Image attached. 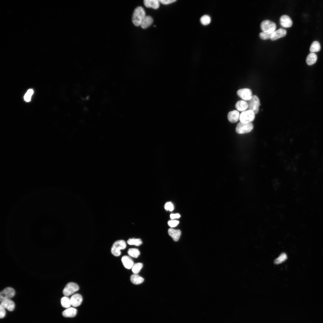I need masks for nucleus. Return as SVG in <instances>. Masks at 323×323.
I'll use <instances>...</instances> for the list:
<instances>
[{
    "label": "nucleus",
    "instance_id": "1",
    "mask_svg": "<svg viewBox=\"0 0 323 323\" xmlns=\"http://www.w3.org/2000/svg\"><path fill=\"white\" fill-rule=\"evenodd\" d=\"M146 16L145 11L143 8L139 6L134 10L133 13L132 21L133 24L136 26H140L141 22Z\"/></svg>",
    "mask_w": 323,
    "mask_h": 323
},
{
    "label": "nucleus",
    "instance_id": "2",
    "mask_svg": "<svg viewBox=\"0 0 323 323\" xmlns=\"http://www.w3.org/2000/svg\"><path fill=\"white\" fill-rule=\"evenodd\" d=\"M126 247V243L123 240H119L115 242L111 249L112 255L115 256H118L121 254V250L124 249Z\"/></svg>",
    "mask_w": 323,
    "mask_h": 323
},
{
    "label": "nucleus",
    "instance_id": "3",
    "mask_svg": "<svg viewBox=\"0 0 323 323\" xmlns=\"http://www.w3.org/2000/svg\"><path fill=\"white\" fill-rule=\"evenodd\" d=\"M253 125L251 123H239L237 125L235 130L237 133L240 134L247 133L250 132L253 128Z\"/></svg>",
    "mask_w": 323,
    "mask_h": 323
},
{
    "label": "nucleus",
    "instance_id": "4",
    "mask_svg": "<svg viewBox=\"0 0 323 323\" xmlns=\"http://www.w3.org/2000/svg\"><path fill=\"white\" fill-rule=\"evenodd\" d=\"M248 104V110L252 111L255 114H257L259 111L260 106V100L256 95L252 96L251 98L247 101Z\"/></svg>",
    "mask_w": 323,
    "mask_h": 323
},
{
    "label": "nucleus",
    "instance_id": "5",
    "mask_svg": "<svg viewBox=\"0 0 323 323\" xmlns=\"http://www.w3.org/2000/svg\"><path fill=\"white\" fill-rule=\"evenodd\" d=\"M255 114L252 111L248 109L242 112L240 115L239 120L240 122L243 123H251L255 118Z\"/></svg>",
    "mask_w": 323,
    "mask_h": 323
},
{
    "label": "nucleus",
    "instance_id": "6",
    "mask_svg": "<svg viewBox=\"0 0 323 323\" xmlns=\"http://www.w3.org/2000/svg\"><path fill=\"white\" fill-rule=\"evenodd\" d=\"M79 287L75 283L70 282L68 283L63 290V294L65 296H68L78 291Z\"/></svg>",
    "mask_w": 323,
    "mask_h": 323
},
{
    "label": "nucleus",
    "instance_id": "7",
    "mask_svg": "<svg viewBox=\"0 0 323 323\" xmlns=\"http://www.w3.org/2000/svg\"><path fill=\"white\" fill-rule=\"evenodd\" d=\"M276 27L275 23L269 20H264L260 24V28L263 31L270 33H272L275 31Z\"/></svg>",
    "mask_w": 323,
    "mask_h": 323
},
{
    "label": "nucleus",
    "instance_id": "8",
    "mask_svg": "<svg viewBox=\"0 0 323 323\" xmlns=\"http://www.w3.org/2000/svg\"><path fill=\"white\" fill-rule=\"evenodd\" d=\"M15 294L14 289L11 287H7L2 291L0 293V301H1L7 299H10L14 296Z\"/></svg>",
    "mask_w": 323,
    "mask_h": 323
},
{
    "label": "nucleus",
    "instance_id": "9",
    "mask_svg": "<svg viewBox=\"0 0 323 323\" xmlns=\"http://www.w3.org/2000/svg\"><path fill=\"white\" fill-rule=\"evenodd\" d=\"M237 94L243 100L247 101L250 100L253 96L251 90L248 88H243L238 90L237 92Z\"/></svg>",
    "mask_w": 323,
    "mask_h": 323
},
{
    "label": "nucleus",
    "instance_id": "10",
    "mask_svg": "<svg viewBox=\"0 0 323 323\" xmlns=\"http://www.w3.org/2000/svg\"><path fill=\"white\" fill-rule=\"evenodd\" d=\"M71 305L74 307H77L79 306L81 304L83 298L82 296L79 294H75L73 295L70 298Z\"/></svg>",
    "mask_w": 323,
    "mask_h": 323
},
{
    "label": "nucleus",
    "instance_id": "11",
    "mask_svg": "<svg viewBox=\"0 0 323 323\" xmlns=\"http://www.w3.org/2000/svg\"><path fill=\"white\" fill-rule=\"evenodd\" d=\"M281 25L284 28H289L292 25V21L289 16L287 15H283L280 18Z\"/></svg>",
    "mask_w": 323,
    "mask_h": 323
},
{
    "label": "nucleus",
    "instance_id": "12",
    "mask_svg": "<svg viewBox=\"0 0 323 323\" xmlns=\"http://www.w3.org/2000/svg\"><path fill=\"white\" fill-rule=\"evenodd\" d=\"M240 115L238 111L237 110L231 111L228 114V119L231 123H236L239 119Z\"/></svg>",
    "mask_w": 323,
    "mask_h": 323
},
{
    "label": "nucleus",
    "instance_id": "13",
    "mask_svg": "<svg viewBox=\"0 0 323 323\" xmlns=\"http://www.w3.org/2000/svg\"><path fill=\"white\" fill-rule=\"evenodd\" d=\"M286 34L287 31L285 30L282 28L279 29L275 31L272 33L270 39L272 41L276 40L285 36Z\"/></svg>",
    "mask_w": 323,
    "mask_h": 323
},
{
    "label": "nucleus",
    "instance_id": "14",
    "mask_svg": "<svg viewBox=\"0 0 323 323\" xmlns=\"http://www.w3.org/2000/svg\"><path fill=\"white\" fill-rule=\"evenodd\" d=\"M0 305L5 309L10 311H13L15 307V303L10 299L5 300L1 301Z\"/></svg>",
    "mask_w": 323,
    "mask_h": 323
},
{
    "label": "nucleus",
    "instance_id": "15",
    "mask_svg": "<svg viewBox=\"0 0 323 323\" xmlns=\"http://www.w3.org/2000/svg\"><path fill=\"white\" fill-rule=\"evenodd\" d=\"M121 261L124 267L128 269L132 268L134 264L133 260L128 256H124L122 258Z\"/></svg>",
    "mask_w": 323,
    "mask_h": 323
},
{
    "label": "nucleus",
    "instance_id": "16",
    "mask_svg": "<svg viewBox=\"0 0 323 323\" xmlns=\"http://www.w3.org/2000/svg\"><path fill=\"white\" fill-rule=\"evenodd\" d=\"M159 1L158 0H144V3L145 6L148 8H151L154 9H157L159 7Z\"/></svg>",
    "mask_w": 323,
    "mask_h": 323
},
{
    "label": "nucleus",
    "instance_id": "17",
    "mask_svg": "<svg viewBox=\"0 0 323 323\" xmlns=\"http://www.w3.org/2000/svg\"><path fill=\"white\" fill-rule=\"evenodd\" d=\"M168 233L174 241H177L180 237L181 232L180 230L170 228L168 230Z\"/></svg>",
    "mask_w": 323,
    "mask_h": 323
},
{
    "label": "nucleus",
    "instance_id": "18",
    "mask_svg": "<svg viewBox=\"0 0 323 323\" xmlns=\"http://www.w3.org/2000/svg\"><path fill=\"white\" fill-rule=\"evenodd\" d=\"M77 310L73 307H69L65 310L62 313V315L65 317H73L76 315Z\"/></svg>",
    "mask_w": 323,
    "mask_h": 323
},
{
    "label": "nucleus",
    "instance_id": "19",
    "mask_svg": "<svg viewBox=\"0 0 323 323\" xmlns=\"http://www.w3.org/2000/svg\"><path fill=\"white\" fill-rule=\"evenodd\" d=\"M235 107L238 111L243 112L248 109V104L247 102L244 100H240L236 103Z\"/></svg>",
    "mask_w": 323,
    "mask_h": 323
},
{
    "label": "nucleus",
    "instance_id": "20",
    "mask_svg": "<svg viewBox=\"0 0 323 323\" xmlns=\"http://www.w3.org/2000/svg\"><path fill=\"white\" fill-rule=\"evenodd\" d=\"M153 20L150 16H147L142 21L140 26L143 29L146 28L150 26L153 23Z\"/></svg>",
    "mask_w": 323,
    "mask_h": 323
},
{
    "label": "nucleus",
    "instance_id": "21",
    "mask_svg": "<svg viewBox=\"0 0 323 323\" xmlns=\"http://www.w3.org/2000/svg\"><path fill=\"white\" fill-rule=\"evenodd\" d=\"M131 282L135 284H139L142 283L144 280V279L137 274L132 275L130 278Z\"/></svg>",
    "mask_w": 323,
    "mask_h": 323
},
{
    "label": "nucleus",
    "instance_id": "22",
    "mask_svg": "<svg viewBox=\"0 0 323 323\" xmlns=\"http://www.w3.org/2000/svg\"><path fill=\"white\" fill-rule=\"evenodd\" d=\"M317 56L314 53H310L307 56L306 61L307 64L311 65L314 64L317 60Z\"/></svg>",
    "mask_w": 323,
    "mask_h": 323
},
{
    "label": "nucleus",
    "instance_id": "23",
    "mask_svg": "<svg viewBox=\"0 0 323 323\" xmlns=\"http://www.w3.org/2000/svg\"><path fill=\"white\" fill-rule=\"evenodd\" d=\"M61 303L63 307L67 308L70 307L71 305L70 298L66 296H64L61 298Z\"/></svg>",
    "mask_w": 323,
    "mask_h": 323
},
{
    "label": "nucleus",
    "instance_id": "24",
    "mask_svg": "<svg viewBox=\"0 0 323 323\" xmlns=\"http://www.w3.org/2000/svg\"><path fill=\"white\" fill-rule=\"evenodd\" d=\"M321 49V47L319 42L317 41L313 42L311 44L310 48L311 53H314L319 51Z\"/></svg>",
    "mask_w": 323,
    "mask_h": 323
},
{
    "label": "nucleus",
    "instance_id": "25",
    "mask_svg": "<svg viewBox=\"0 0 323 323\" xmlns=\"http://www.w3.org/2000/svg\"><path fill=\"white\" fill-rule=\"evenodd\" d=\"M129 255L132 258H137L140 255L139 250L136 248H130L128 251Z\"/></svg>",
    "mask_w": 323,
    "mask_h": 323
},
{
    "label": "nucleus",
    "instance_id": "26",
    "mask_svg": "<svg viewBox=\"0 0 323 323\" xmlns=\"http://www.w3.org/2000/svg\"><path fill=\"white\" fill-rule=\"evenodd\" d=\"M127 243L129 245H134L139 246L142 244L141 240L139 238H129L127 241Z\"/></svg>",
    "mask_w": 323,
    "mask_h": 323
},
{
    "label": "nucleus",
    "instance_id": "27",
    "mask_svg": "<svg viewBox=\"0 0 323 323\" xmlns=\"http://www.w3.org/2000/svg\"><path fill=\"white\" fill-rule=\"evenodd\" d=\"M143 264L142 263H138L134 264L132 268V270L134 274L138 273L142 268Z\"/></svg>",
    "mask_w": 323,
    "mask_h": 323
},
{
    "label": "nucleus",
    "instance_id": "28",
    "mask_svg": "<svg viewBox=\"0 0 323 323\" xmlns=\"http://www.w3.org/2000/svg\"><path fill=\"white\" fill-rule=\"evenodd\" d=\"M287 258V255L284 253H281L274 261L275 264H279L284 261Z\"/></svg>",
    "mask_w": 323,
    "mask_h": 323
},
{
    "label": "nucleus",
    "instance_id": "29",
    "mask_svg": "<svg viewBox=\"0 0 323 323\" xmlns=\"http://www.w3.org/2000/svg\"><path fill=\"white\" fill-rule=\"evenodd\" d=\"M200 21L202 24L204 25H206L210 23L211 18L208 15H204L202 16L200 19Z\"/></svg>",
    "mask_w": 323,
    "mask_h": 323
},
{
    "label": "nucleus",
    "instance_id": "30",
    "mask_svg": "<svg viewBox=\"0 0 323 323\" xmlns=\"http://www.w3.org/2000/svg\"><path fill=\"white\" fill-rule=\"evenodd\" d=\"M33 93V91L32 89H28L24 96V99L26 102L30 101L31 97Z\"/></svg>",
    "mask_w": 323,
    "mask_h": 323
},
{
    "label": "nucleus",
    "instance_id": "31",
    "mask_svg": "<svg viewBox=\"0 0 323 323\" xmlns=\"http://www.w3.org/2000/svg\"><path fill=\"white\" fill-rule=\"evenodd\" d=\"M272 33L263 31L259 33L260 37L263 40L270 39Z\"/></svg>",
    "mask_w": 323,
    "mask_h": 323
},
{
    "label": "nucleus",
    "instance_id": "32",
    "mask_svg": "<svg viewBox=\"0 0 323 323\" xmlns=\"http://www.w3.org/2000/svg\"><path fill=\"white\" fill-rule=\"evenodd\" d=\"M164 208L165 210L170 211H173L174 208L173 204L170 202H166L164 205Z\"/></svg>",
    "mask_w": 323,
    "mask_h": 323
},
{
    "label": "nucleus",
    "instance_id": "33",
    "mask_svg": "<svg viewBox=\"0 0 323 323\" xmlns=\"http://www.w3.org/2000/svg\"><path fill=\"white\" fill-rule=\"evenodd\" d=\"M179 222L176 220H171L168 221V224L171 227L176 226L179 223Z\"/></svg>",
    "mask_w": 323,
    "mask_h": 323
},
{
    "label": "nucleus",
    "instance_id": "34",
    "mask_svg": "<svg viewBox=\"0 0 323 323\" xmlns=\"http://www.w3.org/2000/svg\"><path fill=\"white\" fill-rule=\"evenodd\" d=\"M6 315V311L5 309L1 305H0V318L1 319L4 318Z\"/></svg>",
    "mask_w": 323,
    "mask_h": 323
},
{
    "label": "nucleus",
    "instance_id": "35",
    "mask_svg": "<svg viewBox=\"0 0 323 323\" xmlns=\"http://www.w3.org/2000/svg\"><path fill=\"white\" fill-rule=\"evenodd\" d=\"M176 0H159V1L162 4L164 5L168 4L173 3Z\"/></svg>",
    "mask_w": 323,
    "mask_h": 323
},
{
    "label": "nucleus",
    "instance_id": "36",
    "mask_svg": "<svg viewBox=\"0 0 323 323\" xmlns=\"http://www.w3.org/2000/svg\"><path fill=\"white\" fill-rule=\"evenodd\" d=\"M170 217L171 219H173L179 218L180 217V215L179 214H171L170 215Z\"/></svg>",
    "mask_w": 323,
    "mask_h": 323
},
{
    "label": "nucleus",
    "instance_id": "37",
    "mask_svg": "<svg viewBox=\"0 0 323 323\" xmlns=\"http://www.w3.org/2000/svg\"><path fill=\"white\" fill-rule=\"evenodd\" d=\"M154 27H156V26L155 25H154Z\"/></svg>",
    "mask_w": 323,
    "mask_h": 323
}]
</instances>
